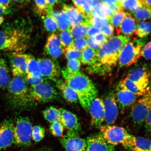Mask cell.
Instances as JSON below:
<instances>
[{
	"instance_id": "603a6c76",
	"label": "cell",
	"mask_w": 151,
	"mask_h": 151,
	"mask_svg": "<svg viewBox=\"0 0 151 151\" xmlns=\"http://www.w3.org/2000/svg\"><path fill=\"white\" fill-rule=\"evenodd\" d=\"M56 86L62 93L63 97L69 102H78V99L77 94L70 87L62 80H57L56 81Z\"/></svg>"
},
{
	"instance_id": "52a82bcc",
	"label": "cell",
	"mask_w": 151,
	"mask_h": 151,
	"mask_svg": "<svg viewBox=\"0 0 151 151\" xmlns=\"http://www.w3.org/2000/svg\"><path fill=\"white\" fill-rule=\"evenodd\" d=\"M33 126L28 117L19 116L14 124V144L19 147L31 145Z\"/></svg>"
},
{
	"instance_id": "6125c7cd",
	"label": "cell",
	"mask_w": 151,
	"mask_h": 151,
	"mask_svg": "<svg viewBox=\"0 0 151 151\" xmlns=\"http://www.w3.org/2000/svg\"><path fill=\"white\" fill-rule=\"evenodd\" d=\"M3 15L0 14V26L1 25L4 21V18L3 17Z\"/></svg>"
},
{
	"instance_id": "3957f363",
	"label": "cell",
	"mask_w": 151,
	"mask_h": 151,
	"mask_svg": "<svg viewBox=\"0 0 151 151\" xmlns=\"http://www.w3.org/2000/svg\"><path fill=\"white\" fill-rule=\"evenodd\" d=\"M29 35L28 31L22 26L0 30V51L22 52L27 47Z\"/></svg>"
},
{
	"instance_id": "ac0fdd59",
	"label": "cell",
	"mask_w": 151,
	"mask_h": 151,
	"mask_svg": "<svg viewBox=\"0 0 151 151\" xmlns=\"http://www.w3.org/2000/svg\"><path fill=\"white\" fill-rule=\"evenodd\" d=\"M115 94L119 108L122 111L132 106L139 97L127 90L118 86Z\"/></svg>"
},
{
	"instance_id": "44dd1931",
	"label": "cell",
	"mask_w": 151,
	"mask_h": 151,
	"mask_svg": "<svg viewBox=\"0 0 151 151\" xmlns=\"http://www.w3.org/2000/svg\"><path fill=\"white\" fill-rule=\"evenodd\" d=\"M46 13L55 21L60 31H70V20L67 14L63 10L54 11L53 9H49L47 10Z\"/></svg>"
},
{
	"instance_id": "e575fe53",
	"label": "cell",
	"mask_w": 151,
	"mask_h": 151,
	"mask_svg": "<svg viewBox=\"0 0 151 151\" xmlns=\"http://www.w3.org/2000/svg\"><path fill=\"white\" fill-rule=\"evenodd\" d=\"M60 39L63 52L66 49L70 48L73 39L69 31H62L60 33Z\"/></svg>"
},
{
	"instance_id": "003e7915",
	"label": "cell",
	"mask_w": 151,
	"mask_h": 151,
	"mask_svg": "<svg viewBox=\"0 0 151 151\" xmlns=\"http://www.w3.org/2000/svg\"><path fill=\"white\" fill-rule=\"evenodd\" d=\"M26 1H29V0H25Z\"/></svg>"
},
{
	"instance_id": "9f6ffc18",
	"label": "cell",
	"mask_w": 151,
	"mask_h": 151,
	"mask_svg": "<svg viewBox=\"0 0 151 151\" xmlns=\"http://www.w3.org/2000/svg\"><path fill=\"white\" fill-rule=\"evenodd\" d=\"M87 40V44L88 47L97 51L99 50L100 47H101L96 45L95 43L93 42L91 37H88Z\"/></svg>"
},
{
	"instance_id": "d4e9b609",
	"label": "cell",
	"mask_w": 151,
	"mask_h": 151,
	"mask_svg": "<svg viewBox=\"0 0 151 151\" xmlns=\"http://www.w3.org/2000/svg\"><path fill=\"white\" fill-rule=\"evenodd\" d=\"M118 86L127 90L139 97L144 95L150 90V89H146L141 87L138 85L126 78L120 81Z\"/></svg>"
},
{
	"instance_id": "db71d44e",
	"label": "cell",
	"mask_w": 151,
	"mask_h": 151,
	"mask_svg": "<svg viewBox=\"0 0 151 151\" xmlns=\"http://www.w3.org/2000/svg\"><path fill=\"white\" fill-rule=\"evenodd\" d=\"M101 29L100 28L94 27L91 26L88 28V37H92L97 34L101 33Z\"/></svg>"
},
{
	"instance_id": "e0dca14e",
	"label": "cell",
	"mask_w": 151,
	"mask_h": 151,
	"mask_svg": "<svg viewBox=\"0 0 151 151\" xmlns=\"http://www.w3.org/2000/svg\"><path fill=\"white\" fill-rule=\"evenodd\" d=\"M126 78L145 89H150L149 74L145 67L139 66L133 68L128 73Z\"/></svg>"
},
{
	"instance_id": "8d00e7d4",
	"label": "cell",
	"mask_w": 151,
	"mask_h": 151,
	"mask_svg": "<svg viewBox=\"0 0 151 151\" xmlns=\"http://www.w3.org/2000/svg\"><path fill=\"white\" fill-rule=\"evenodd\" d=\"M45 52L48 55L54 58H58L63 53L62 47L46 43L45 47Z\"/></svg>"
},
{
	"instance_id": "cb8c5ba5",
	"label": "cell",
	"mask_w": 151,
	"mask_h": 151,
	"mask_svg": "<svg viewBox=\"0 0 151 151\" xmlns=\"http://www.w3.org/2000/svg\"><path fill=\"white\" fill-rule=\"evenodd\" d=\"M10 70L6 60L0 55V88L7 89L11 80Z\"/></svg>"
},
{
	"instance_id": "03108f58",
	"label": "cell",
	"mask_w": 151,
	"mask_h": 151,
	"mask_svg": "<svg viewBox=\"0 0 151 151\" xmlns=\"http://www.w3.org/2000/svg\"><path fill=\"white\" fill-rule=\"evenodd\" d=\"M118 1L120 3V4L122 5V3L123 2V1H124V0H118Z\"/></svg>"
},
{
	"instance_id": "f907efd6",
	"label": "cell",
	"mask_w": 151,
	"mask_h": 151,
	"mask_svg": "<svg viewBox=\"0 0 151 151\" xmlns=\"http://www.w3.org/2000/svg\"><path fill=\"white\" fill-rule=\"evenodd\" d=\"M46 43L62 47L60 37L56 34H52L48 37Z\"/></svg>"
},
{
	"instance_id": "d590c367",
	"label": "cell",
	"mask_w": 151,
	"mask_h": 151,
	"mask_svg": "<svg viewBox=\"0 0 151 151\" xmlns=\"http://www.w3.org/2000/svg\"><path fill=\"white\" fill-rule=\"evenodd\" d=\"M136 22L149 19L151 17L150 7L145 6L137 12L132 14Z\"/></svg>"
},
{
	"instance_id": "6da1fadb",
	"label": "cell",
	"mask_w": 151,
	"mask_h": 151,
	"mask_svg": "<svg viewBox=\"0 0 151 151\" xmlns=\"http://www.w3.org/2000/svg\"><path fill=\"white\" fill-rule=\"evenodd\" d=\"M130 37L122 35L112 37L97 51V58L93 63L88 66L91 73L103 76L111 72L118 63L121 52Z\"/></svg>"
},
{
	"instance_id": "d6986e66",
	"label": "cell",
	"mask_w": 151,
	"mask_h": 151,
	"mask_svg": "<svg viewBox=\"0 0 151 151\" xmlns=\"http://www.w3.org/2000/svg\"><path fill=\"white\" fill-rule=\"evenodd\" d=\"M61 113V123L64 128L69 131L78 133L81 129V126L78 117L70 111L63 109H60Z\"/></svg>"
},
{
	"instance_id": "8992f818",
	"label": "cell",
	"mask_w": 151,
	"mask_h": 151,
	"mask_svg": "<svg viewBox=\"0 0 151 151\" xmlns=\"http://www.w3.org/2000/svg\"><path fill=\"white\" fill-rule=\"evenodd\" d=\"M145 39H133L126 44L119 58V67L127 68L136 63L142 56V50L146 42Z\"/></svg>"
},
{
	"instance_id": "7c38bea8",
	"label": "cell",
	"mask_w": 151,
	"mask_h": 151,
	"mask_svg": "<svg viewBox=\"0 0 151 151\" xmlns=\"http://www.w3.org/2000/svg\"><path fill=\"white\" fill-rule=\"evenodd\" d=\"M103 102L105 113L104 122L105 123V125H111L116 122L119 113V106L116 94L112 91L109 92Z\"/></svg>"
},
{
	"instance_id": "5b68a950",
	"label": "cell",
	"mask_w": 151,
	"mask_h": 151,
	"mask_svg": "<svg viewBox=\"0 0 151 151\" xmlns=\"http://www.w3.org/2000/svg\"><path fill=\"white\" fill-rule=\"evenodd\" d=\"M101 134L106 140L113 146L121 145L131 150L134 143L135 137L124 128L116 126L104 125L100 127Z\"/></svg>"
},
{
	"instance_id": "be15d7a7",
	"label": "cell",
	"mask_w": 151,
	"mask_h": 151,
	"mask_svg": "<svg viewBox=\"0 0 151 151\" xmlns=\"http://www.w3.org/2000/svg\"><path fill=\"white\" fill-rule=\"evenodd\" d=\"M11 1H14L19 3H22L25 1V0H11Z\"/></svg>"
},
{
	"instance_id": "74e56055",
	"label": "cell",
	"mask_w": 151,
	"mask_h": 151,
	"mask_svg": "<svg viewBox=\"0 0 151 151\" xmlns=\"http://www.w3.org/2000/svg\"><path fill=\"white\" fill-rule=\"evenodd\" d=\"M126 12H124L123 9H120L116 14L111 16L108 19L109 23L116 29L119 26L121 22L126 15Z\"/></svg>"
},
{
	"instance_id": "f5cc1de1",
	"label": "cell",
	"mask_w": 151,
	"mask_h": 151,
	"mask_svg": "<svg viewBox=\"0 0 151 151\" xmlns=\"http://www.w3.org/2000/svg\"><path fill=\"white\" fill-rule=\"evenodd\" d=\"M151 109L147 114L144 123L145 124V127L147 133H150L151 132Z\"/></svg>"
},
{
	"instance_id": "7bdbcfd3",
	"label": "cell",
	"mask_w": 151,
	"mask_h": 151,
	"mask_svg": "<svg viewBox=\"0 0 151 151\" xmlns=\"http://www.w3.org/2000/svg\"><path fill=\"white\" fill-rule=\"evenodd\" d=\"M86 38L73 40L71 48L82 52L88 46L87 40Z\"/></svg>"
},
{
	"instance_id": "5bb4252c",
	"label": "cell",
	"mask_w": 151,
	"mask_h": 151,
	"mask_svg": "<svg viewBox=\"0 0 151 151\" xmlns=\"http://www.w3.org/2000/svg\"><path fill=\"white\" fill-rule=\"evenodd\" d=\"M91 116L92 125L100 127L104 122L105 109L103 100L96 97L90 103L89 111Z\"/></svg>"
},
{
	"instance_id": "f35d334b",
	"label": "cell",
	"mask_w": 151,
	"mask_h": 151,
	"mask_svg": "<svg viewBox=\"0 0 151 151\" xmlns=\"http://www.w3.org/2000/svg\"><path fill=\"white\" fill-rule=\"evenodd\" d=\"M45 136L44 128L40 125H36L33 127L32 131V140L35 142H39L42 140Z\"/></svg>"
},
{
	"instance_id": "4dcf8cb0",
	"label": "cell",
	"mask_w": 151,
	"mask_h": 151,
	"mask_svg": "<svg viewBox=\"0 0 151 151\" xmlns=\"http://www.w3.org/2000/svg\"><path fill=\"white\" fill-rule=\"evenodd\" d=\"M97 56V50L87 47L82 52L81 62L84 65H89L95 61Z\"/></svg>"
},
{
	"instance_id": "ab89813d",
	"label": "cell",
	"mask_w": 151,
	"mask_h": 151,
	"mask_svg": "<svg viewBox=\"0 0 151 151\" xmlns=\"http://www.w3.org/2000/svg\"><path fill=\"white\" fill-rule=\"evenodd\" d=\"M42 17L45 27L47 31L50 32H55L58 28L55 21L48 15Z\"/></svg>"
},
{
	"instance_id": "816d5d0a",
	"label": "cell",
	"mask_w": 151,
	"mask_h": 151,
	"mask_svg": "<svg viewBox=\"0 0 151 151\" xmlns=\"http://www.w3.org/2000/svg\"><path fill=\"white\" fill-rule=\"evenodd\" d=\"M141 55L147 60L151 59V42L147 43L142 49Z\"/></svg>"
},
{
	"instance_id": "f1b7e54d",
	"label": "cell",
	"mask_w": 151,
	"mask_h": 151,
	"mask_svg": "<svg viewBox=\"0 0 151 151\" xmlns=\"http://www.w3.org/2000/svg\"><path fill=\"white\" fill-rule=\"evenodd\" d=\"M132 151H151V141L147 138L137 137L131 149Z\"/></svg>"
},
{
	"instance_id": "1f68e13d",
	"label": "cell",
	"mask_w": 151,
	"mask_h": 151,
	"mask_svg": "<svg viewBox=\"0 0 151 151\" xmlns=\"http://www.w3.org/2000/svg\"><path fill=\"white\" fill-rule=\"evenodd\" d=\"M73 1L81 12L86 15L91 14L94 6L92 0H73Z\"/></svg>"
},
{
	"instance_id": "4316f807",
	"label": "cell",
	"mask_w": 151,
	"mask_h": 151,
	"mask_svg": "<svg viewBox=\"0 0 151 151\" xmlns=\"http://www.w3.org/2000/svg\"><path fill=\"white\" fill-rule=\"evenodd\" d=\"M24 56L27 62V75L35 76H39L41 75L38 63L35 57L31 54H24Z\"/></svg>"
},
{
	"instance_id": "30bf717a",
	"label": "cell",
	"mask_w": 151,
	"mask_h": 151,
	"mask_svg": "<svg viewBox=\"0 0 151 151\" xmlns=\"http://www.w3.org/2000/svg\"><path fill=\"white\" fill-rule=\"evenodd\" d=\"M60 141L66 151H87L86 140L77 132L68 131Z\"/></svg>"
},
{
	"instance_id": "ba28073f",
	"label": "cell",
	"mask_w": 151,
	"mask_h": 151,
	"mask_svg": "<svg viewBox=\"0 0 151 151\" xmlns=\"http://www.w3.org/2000/svg\"><path fill=\"white\" fill-rule=\"evenodd\" d=\"M150 90L138 99L132 106L130 117L134 124L138 126L144 124L147 114L151 109Z\"/></svg>"
},
{
	"instance_id": "7a4b0ae2",
	"label": "cell",
	"mask_w": 151,
	"mask_h": 151,
	"mask_svg": "<svg viewBox=\"0 0 151 151\" xmlns=\"http://www.w3.org/2000/svg\"><path fill=\"white\" fill-rule=\"evenodd\" d=\"M62 74L66 83L77 94L81 106L88 112L91 103L97 97L98 94L97 88L93 82L81 70L70 73L64 68L62 70Z\"/></svg>"
},
{
	"instance_id": "484cf974",
	"label": "cell",
	"mask_w": 151,
	"mask_h": 151,
	"mask_svg": "<svg viewBox=\"0 0 151 151\" xmlns=\"http://www.w3.org/2000/svg\"><path fill=\"white\" fill-rule=\"evenodd\" d=\"M91 14L94 16L107 19L112 16L109 6L101 2L98 3L94 6Z\"/></svg>"
},
{
	"instance_id": "680465c9",
	"label": "cell",
	"mask_w": 151,
	"mask_h": 151,
	"mask_svg": "<svg viewBox=\"0 0 151 151\" xmlns=\"http://www.w3.org/2000/svg\"><path fill=\"white\" fill-rule=\"evenodd\" d=\"M46 1L47 5H48V8H53V6L58 2V0H45Z\"/></svg>"
},
{
	"instance_id": "60d3db41",
	"label": "cell",
	"mask_w": 151,
	"mask_h": 151,
	"mask_svg": "<svg viewBox=\"0 0 151 151\" xmlns=\"http://www.w3.org/2000/svg\"><path fill=\"white\" fill-rule=\"evenodd\" d=\"M64 127L60 122L52 123L50 126V133L55 137H61L63 134Z\"/></svg>"
},
{
	"instance_id": "9a60e30c",
	"label": "cell",
	"mask_w": 151,
	"mask_h": 151,
	"mask_svg": "<svg viewBox=\"0 0 151 151\" xmlns=\"http://www.w3.org/2000/svg\"><path fill=\"white\" fill-rule=\"evenodd\" d=\"M41 75L46 78L56 81L60 74L59 66L55 62L48 58H41L37 60Z\"/></svg>"
},
{
	"instance_id": "9c48e42d",
	"label": "cell",
	"mask_w": 151,
	"mask_h": 151,
	"mask_svg": "<svg viewBox=\"0 0 151 151\" xmlns=\"http://www.w3.org/2000/svg\"><path fill=\"white\" fill-rule=\"evenodd\" d=\"M29 92L32 101L40 103L53 101L58 95L55 88L46 82L31 86L29 88Z\"/></svg>"
},
{
	"instance_id": "7402d4cb",
	"label": "cell",
	"mask_w": 151,
	"mask_h": 151,
	"mask_svg": "<svg viewBox=\"0 0 151 151\" xmlns=\"http://www.w3.org/2000/svg\"><path fill=\"white\" fill-rule=\"evenodd\" d=\"M63 10L69 17L71 28L74 27L77 24L84 23L86 22V15L81 12L77 8L70 5H64Z\"/></svg>"
},
{
	"instance_id": "e7e4bbea",
	"label": "cell",
	"mask_w": 151,
	"mask_h": 151,
	"mask_svg": "<svg viewBox=\"0 0 151 151\" xmlns=\"http://www.w3.org/2000/svg\"><path fill=\"white\" fill-rule=\"evenodd\" d=\"M99 1L100 0H92L94 6L96 4L98 3Z\"/></svg>"
},
{
	"instance_id": "ffe728a7",
	"label": "cell",
	"mask_w": 151,
	"mask_h": 151,
	"mask_svg": "<svg viewBox=\"0 0 151 151\" xmlns=\"http://www.w3.org/2000/svg\"><path fill=\"white\" fill-rule=\"evenodd\" d=\"M135 20L129 12H126V15L122 20L119 26L116 28V34H122L124 36L133 38L135 36L136 29Z\"/></svg>"
},
{
	"instance_id": "b9f144b4",
	"label": "cell",
	"mask_w": 151,
	"mask_h": 151,
	"mask_svg": "<svg viewBox=\"0 0 151 151\" xmlns=\"http://www.w3.org/2000/svg\"><path fill=\"white\" fill-rule=\"evenodd\" d=\"M63 53H65L66 59L68 61L72 60H81L82 52L70 47L64 51Z\"/></svg>"
},
{
	"instance_id": "bcb514c9",
	"label": "cell",
	"mask_w": 151,
	"mask_h": 151,
	"mask_svg": "<svg viewBox=\"0 0 151 151\" xmlns=\"http://www.w3.org/2000/svg\"><path fill=\"white\" fill-rule=\"evenodd\" d=\"M109 23L108 19L92 16L90 19V24L94 27L100 28Z\"/></svg>"
},
{
	"instance_id": "836d02e7",
	"label": "cell",
	"mask_w": 151,
	"mask_h": 151,
	"mask_svg": "<svg viewBox=\"0 0 151 151\" xmlns=\"http://www.w3.org/2000/svg\"><path fill=\"white\" fill-rule=\"evenodd\" d=\"M122 6L123 8L129 11L131 14L145 6L140 0H124Z\"/></svg>"
},
{
	"instance_id": "83f0119b",
	"label": "cell",
	"mask_w": 151,
	"mask_h": 151,
	"mask_svg": "<svg viewBox=\"0 0 151 151\" xmlns=\"http://www.w3.org/2000/svg\"><path fill=\"white\" fill-rule=\"evenodd\" d=\"M91 24L81 23L76 24L74 27L71 28L70 31L73 40L86 38H87L88 27Z\"/></svg>"
},
{
	"instance_id": "681fc988",
	"label": "cell",
	"mask_w": 151,
	"mask_h": 151,
	"mask_svg": "<svg viewBox=\"0 0 151 151\" xmlns=\"http://www.w3.org/2000/svg\"><path fill=\"white\" fill-rule=\"evenodd\" d=\"M91 37L93 42L100 47L104 44L107 41V38L103 33H101Z\"/></svg>"
},
{
	"instance_id": "7dc6e473",
	"label": "cell",
	"mask_w": 151,
	"mask_h": 151,
	"mask_svg": "<svg viewBox=\"0 0 151 151\" xmlns=\"http://www.w3.org/2000/svg\"><path fill=\"white\" fill-rule=\"evenodd\" d=\"M35 2L38 14L42 15L46 13L48 6L45 0H35Z\"/></svg>"
},
{
	"instance_id": "f546056e",
	"label": "cell",
	"mask_w": 151,
	"mask_h": 151,
	"mask_svg": "<svg viewBox=\"0 0 151 151\" xmlns=\"http://www.w3.org/2000/svg\"><path fill=\"white\" fill-rule=\"evenodd\" d=\"M43 114L45 119L50 123L60 122L61 113L60 109L54 106H50L43 111Z\"/></svg>"
},
{
	"instance_id": "f6af8a7d",
	"label": "cell",
	"mask_w": 151,
	"mask_h": 151,
	"mask_svg": "<svg viewBox=\"0 0 151 151\" xmlns=\"http://www.w3.org/2000/svg\"><path fill=\"white\" fill-rule=\"evenodd\" d=\"M81 62L80 60H72L68 61L66 68L69 73H75L80 70Z\"/></svg>"
},
{
	"instance_id": "11a10c76",
	"label": "cell",
	"mask_w": 151,
	"mask_h": 151,
	"mask_svg": "<svg viewBox=\"0 0 151 151\" xmlns=\"http://www.w3.org/2000/svg\"><path fill=\"white\" fill-rule=\"evenodd\" d=\"M11 12L10 7H7L0 3V14L4 16L9 14Z\"/></svg>"
},
{
	"instance_id": "91938a15",
	"label": "cell",
	"mask_w": 151,
	"mask_h": 151,
	"mask_svg": "<svg viewBox=\"0 0 151 151\" xmlns=\"http://www.w3.org/2000/svg\"><path fill=\"white\" fill-rule=\"evenodd\" d=\"M11 0H0V3L6 6L7 7H9L11 4Z\"/></svg>"
},
{
	"instance_id": "277c9868",
	"label": "cell",
	"mask_w": 151,
	"mask_h": 151,
	"mask_svg": "<svg viewBox=\"0 0 151 151\" xmlns=\"http://www.w3.org/2000/svg\"><path fill=\"white\" fill-rule=\"evenodd\" d=\"M7 89L9 101L15 108H25L31 103L29 88L24 78L13 77Z\"/></svg>"
},
{
	"instance_id": "4fadbf2b",
	"label": "cell",
	"mask_w": 151,
	"mask_h": 151,
	"mask_svg": "<svg viewBox=\"0 0 151 151\" xmlns=\"http://www.w3.org/2000/svg\"><path fill=\"white\" fill-rule=\"evenodd\" d=\"M14 124L11 119H6L0 123V151L14 143Z\"/></svg>"
},
{
	"instance_id": "6f0895ef",
	"label": "cell",
	"mask_w": 151,
	"mask_h": 151,
	"mask_svg": "<svg viewBox=\"0 0 151 151\" xmlns=\"http://www.w3.org/2000/svg\"><path fill=\"white\" fill-rule=\"evenodd\" d=\"M101 3L107 5H117L122 7V5L119 2L118 0H101Z\"/></svg>"
},
{
	"instance_id": "d6a6232c",
	"label": "cell",
	"mask_w": 151,
	"mask_h": 151,
	"mask_svg": "<svg viewBox=\"0 0 151 151\" xmlns=\"http://www.w3.org/2000/svg\"><path fill=\"white\" fill-rule=\"evenodd\" d=\"M151 24L149 22H139L136 26L134 35L143 38L150 34V31Z\"/></svg>"
},
{
	"instance_id": "2e32d148",
	"label": "cell",
	"mask_w": 151,
	"mask_h": 151,
	"mask_svg": "<svg viewBox=\"0 0 151 151\" xmlns=\"http://www.w3.org/2000/svg\"><path fill=\"white\" fill-rule=\"evenodd\" d=\"M87 151H114L115 147L109 143L101 133L87 138Z\"/></svg>"
},
{
	"instance_id": "ee69618b",
	"label": "cell",
	"mask_w": 151,
	"mask_h": 151,
	"mask_svg": "<svg viewBox=\"0 0 151 151\" xmlns=\"http://www.w3.org/2000/svg\"><path fill=\"white\" fill-rule=\"evenodd\" d=\"M46 78L42 75L39 76H35L31 75H27L25 80L27 84L31 86L46 82Z\"/></svg>"
},
{
	"instance_id": "94428289",
	"label": "cell",
	"mask_w": 151,
	"mask_h": 151,
	"mask_svg": "<svg viewBox=\"0 0 151 151\" xmlns=\"http://www.w3.org/2000/svg\"><path fill=\"white\" fill-rule=\"evenodd\" d=\"M32 151H53L51 149L48 148H42L40 149H38V150Z\"/></svg>"
},
{
	"instance_id": "8fae6325",
	"label": "cell",
	"mask_w": 151,
	"mask_h": 151,
	"mask_svg": "<svg viewBox=\"0 0 151 151\" xmlns=\"http://www.w3.org/2000/svg\"><path fill=\"white\" fill-rule=\"evenodd\" d=\"M10 70L13 77H20L25 79L27 75V62L24 54L12 52L9 55Z\"/></svg>"
},
{
	"instance_id": "c3c4849f",
	"label": "cell",
	"mask_w": 151,
	"mask_h": 151,
	"mask_svg": "<svg viewBox=\"0 0 151 151\" xmlns=\"http://www.w3.org/2000/svg\"><path fill=\"white\" fill-rule=\"evenodd\" d=\"M102 33L107 38H111L114 34V28L109 23L106 24L101 29Z\"/></svg>"
}]
</instances>
